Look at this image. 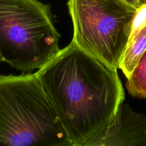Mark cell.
<instances>
[{"label": "cell", "instance_id": "obj_9", "mask_svg": "<svg viewBox=\"0 0 146 146\" xmlns=\"http://www.w3.org/2000/svg\"><path fill=\"white\" fill-rule=\"evenodd\" d=\"M124 1H126L128 4L132 7H135V9L139 8L141 6L146 4V0H124Z\"/></svg>", "mask_w": 146, "mask_h": 146}, {"label": "cell", "instance_id": "obj_4", "mask_svg": "<svg viewBox=\"0 0 146 146\" xmlns=\"http://www.w3.org/2000/svg\"><path fill=\"white\" fill-rule=\"evenodd\" d=\"M72 41L88 54L119 68L137 9L124 0H68Z\"/></svg>", "mask_w": 146, "mask_h": 146}, {"label": "cell", "instance_id": "obj_2", "mask_svg": "<svg viewBox=\"0 0 146 146\" xmlns=\"http://www.w3.org/2000/svg\"><path fill=\"white\" fill-rule=\"evenodd\" d=\"M0 146H71L36 73L0 74Z\"/></svg>", "mask_w": 146, "mask_h": 146}, {"label": "cell", "instance_id": "obj_8", "mask_svg": "<svg viewBox=\"0 0 146 146\" xmlns=\"http://www.w3.org/2000/svg\"><path fill=\"white\" fill-rule=\"evenodd\" d=\"M146 25V4L141 6L139 8L137 9L136 12L134 16L133 21L132 24V28H131V35L130 38H133L140 30ZM129 41V40H128Z\"/></svg>", "mask_w": 146, "mask_h": 146}, {"label": "cell", "instance_id": "obj_7", "mask_svg": "<svg viewBox=\"0 0 146 146\" xmlns=\"http://www.w3.org/2000/svg\"><path fill=\"white\" fill-rule=\"evenodd\" d=\"M126 83V88L131 96L146 98V50L138 61Z\"/></svg>", "mask_w": 146, "mask_h": 146}, {"label": "cell", "instance_id": "obj_6", "mask_svg": "<svg viewBox=\"0 0 146 146\" xmlns=\"http://www.w3.org/2000/svg\"><path fill=\"white\" fill-rule=\"evenodd\" d=\"M146 50V25L128 41L119 68L127 78L131 76L138 61Z\"/></svg>", "mask_w": 146, "mask_h": 146}, {"label": "cell", "instance_id": "obj_3", "mask_svg": "<svg viewBox=\"0 0 146 146\" xmlns=\"http://www.w3.org/2000/svg\"><path fill=\"white\" fill-rule=\"evenodd\" d=\"M60 34L49 6L0 0V61L24 72L39 69L58 51Z\"/></svg>", "mask_w": 146, "mask_h": 146}, {"label": "cell", "instance_id": "obj_1", "mask_svg": "<svg viewBox=\"0 0 146 146\" xmlns=\"http://www.w3.org/2000/svg\"><path fill=\"white\" fill-rule=\"evenodd\" d=\"M117 70L71 41L36 72L71 146H87L113 121L125 100Z\"/></svg>", "mask_w": 146, "mask_h": 146}, {"label": "cell", "instance_id": "obj_5", "mask_svg": "<svg viewBox=\"0 0 146 146\" xmlns=\"http://www.w3.org/2000/svg\"><path fill=\"white\" fill-rule=\"evenodd\" d=\"M87 146H146V115L123 103L109 126Z\"/></svg>", "mask_w": 146, "mask_h": 146}]
</instances>
